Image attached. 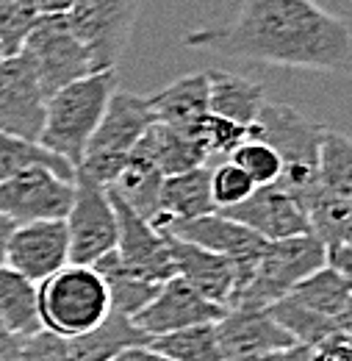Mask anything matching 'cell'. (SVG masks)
I'll return each instance as SVG.
<instances>
[{"mask_svg":"<svg viewBox=\"0 0 352 361\" xmlns=\"http://www.w3.org/2000/svg\"><path fill=\"white\" fill-rule=\"evenodd\" d=\"M186 47L275 67L347 73L352 37L347 20L313 0H241L233 23L186 34Z\"/></svg>","mask_w":352,"mask_h":361,"instance_id":"1","label":"cell"},{"mask_svg":"<svg viewBox=\"0 0 352 361\" xmlns=\"http://www.w3.org/2000/svg\"><path fill=\"white\" fill-rule=\"evenodd\" d=\"M325 134V126L300 114L294 106L286 103H272L266 100L258 120L247 126V139H258L269 145L280 156V178L277 186L300 203L306 212L316 192L319 173H316V159H319V142Z\"/></svg>","mask_w":352,"mask_h":361,"instance_id":"2","label":"cell"},{"mask_svg":"<svg viewBox=\"0 0 352 361\" xmlns=\"http://www.w3.org/2000/svg\"><path fill=\"white\" fill-rule=\"evenodd\" d=\"M114 92H117V70H100L50 94L44 106L39 147L64 159L73 170H78L89 139L100 126L108 97Z\"/></svg>","mask_w":352,"mask_h":361,"instance_id":"3","label":"cell"},{"mask_svg":"<svg viewBox=\"0 0 352 361\" xmlns=\"http://www.w3.org/2000/svg\"><path fill=\"white\" fill-rule=\"evenodd\" d=\"M37 306L42 331L61 339L84 336L111 314L103 278L81 264H67L37 283Z\"/></svg>","mask_w":352,"mask_h":361,"instance_id":"4","label":"cell"},{"mask_svg":"<svg viewBox=\"0 0 352 361\" xmlns=\"http://www.w3.org/2000/svg\"><path fill=\"white\" fill-rule=\"evenodd\" d=\"M150 123H153V114H150L147 97L117 90L108 97L103 120L89 139L78 173L100 186H111L122 173V167L128 164L131 153L136 150Z\"/></svg>","mask_w":352,"mask_h":361,"instance_id":"5","label":"cell"},{"mask_svg":"<svg viewBox=\"0 0 352 361\" xmlns=\"http://www.w3.org/2000/svg\"><path fill=\"white\" fill-rule=\"evenodd\" d=\"M325 267V245L313 233L266 242L250 283L230 309H269L300 281Z\"/></svg>","mask_w":352,"mask_h":361,"instance_id":"6","label":"cell"},{"mask_svg":"<svg viewBox=\"0 0 352 361\" xmlns=\"http://www.w3.org/2000/svg\"><path fill=\"white\" fill-rule=\"evenodd\" d=\"M20 53H25L34 64V73L47 97L64 90L67 84H75L97 73L89 50L70 28L67 14H42L34 23Z\"/></svg>","mask_w":352,"mask_h":361,"instance_id":"7","label":"cell"},{"mask_svg":"<svg viewBox=\"0 0 352 361\" xmlns=\"http://www.w3.org/2000/svg\"><path fill=\"white\" fill-rule=\"evenodd\" d=\"M153 228L227 259L236 267V298L250 283L253 270L258 264V256H261V250L266 245L258 233H253L250 228L222 217L220 212L197 217V220H164V217H156ZM236 298H233V303H236Z\"/></svg>","mask_w":352,"mask_h":361,"instance_id":"8","label":"cell"},{"mask_svg":"<svg viewBox=\"0 0 352 361\" xmlns=\"http://www.w3.org/2000/svg\"><path fill=\"white\" fill-rule=\"evenodd\" d=\"M70 236V264L92 267L117 247V217L106 186L75 170L73 206L64 217Z\"/></svg>","mask_w":352,"mask_h":361,"instance_id":"9","label":"cell"},{"mask_svg":"<svg viewBox=\"0 0 352 361\" xmlns=\"http://www.w3.org/2000/svg\"><path fill=\"white\" fill-rule=\"evenodd\" d=\"M139 0H75L67 11L70 28L89 50L94 70H114L131 42Z\"/></svg>","mask_w":352,"mask_h":361,"instance_id":"10","label":"cell"},{"mask_svg":"<svg viewBox=\"0 0 352 361\" xmlns=\"http://www.w3.org/2000/svg\"><path fill=\"white\" fill-rule=\"evenodd\" d=\"M73 206V180L47 167H28L0 180V217L14 226L37 220H64Z\"/></svg>","mask_w":352,"mask_h":361,"instance_id":"11","label":"cell"},{"mask_svg":"<svg viewBox=\"0 0 352 361\" xmlns=\"http://www.w3.org/2000/svg\"><path fill=\"white\" fill-rule=\"evenodd\" d=\"M47 94L25 53L0 61V134L39 145Z\"/></svg>","mask_w":352,"mask_h":361,"instance_id":"12","label":"cell"},{"mask_svg":"<svg viewBox=\"0 0 352 361\" xmlns=\"http://www.w3.org/2000/svg\"><path fill=\"white\" fill-rule=\"evenodd\" d=\"M70 264V236L64 220H37L11 231L6 267L31 283H42L53 272Z\"/></svg>","mask_w":352,"mask_h":361,"instance_id":"13","label":"cell"},{"mask_svg":"<svg viewBox=\"0 0 352 361\" xmlns=\"http://www.w3.org/2000/svg\"><path fill=\"white\" fill-rule=\"evenodd\" d=\"M222 314H225L222 306L206 300L203 295H197L186 281H180L175 275L158 286L156 298L133 317L131 322L147 339H156L164 334L191 328V325L217 322V319H222Z\"/></svg>","mask_w":352,"mask_h":361,"instance_id":"14","label":"cell"},{"mask_svg":"<svg viewBox=\"0 0 352 361\" xmlns=\"http://www.w3.org/2000/svg\"><path fill=\"white\" fill-rule=\"evenodd\" d=\"M106 192H108V200H111L114 217H117V247H114V253L120 256V262L128 270L153 281V283H164V281L175 278L164 236L153 228V223H147L144 217H139L133 212L131 206H125L111 189H106Z\"/></svg>","mask_w":352,"mask_h":361,"instance_id":"15","label":"cell"},{"mask_svg":"<svg viewBox=\"0 0 352 361\" xmlns=\"http://www.w3.org/2000/svg\"><path fill=\"white\" fill-rule=\"evenodd\" d=\"M225 361H247L286 353L297 342L269 317L266 309H227L214 322Z\"/></svg>","mask_w":352,"mask_h":361,"instance_id":"16","label":"cell"},{"mask_svg":"<svg viewBox=\"0 0 352 361\" xmlns=\"http://www.w3.org/2000/svg\"><path fill=\"white\" fill-rule=\"evenodd\" d=\"M220 214L227 217V220H233V223H239V226L250 228V231L258 233L264 242L310 233L306 212H303L300 203H297L294 197H289L277 183L256 186L247 200H241V203L233 206V209H225Z\"/></svg>","mask_w":352,"mask_h":361,"instance_id":"17","label":"cell"},{"mask_svg":"<svg viewBox=\"0 0 352 361\" xmlns=\"http://www.w3.org/2000/svg\"><path fill=\"white\" fill-rule=\"evenodd\" d=\"M161 233V231H158ZM172 259V270L180 281H186L197 295H203L206 300L222 306L225 312L230 309L233 298H236V267L211 250H203L191 242L175 239L170 233H161Z\"/></svg>","mask_w":352,"mask_h":361,"instance_id":"18","label":"cell"},{"mask_svg":"<svg viewBox=\"0 0 352 361\" xmlns=\"http://www.w3.org/2000/svg\"><path fill=\"white\" fill-rule=\"evenodd\" d=\"M153 123H164L200 139V126L208 117V78L206 73L183 75L147 97ZM203 142V139H200Z\"/></svg>","mask_w":352,"mask_h":361,"instance_id":"19","label":"cell"},{"mask_svg":"<svg viewBox=\"0 0 352 361\" xmlns=\"http://www.w3.org/2000/svg\"><path fill=\"white\" fill-rule=\"evenodd\" d=\"M133 153L147 159L164 178L189 173L194 167H206V161L211 159L206 145L197 136L164 123H150Z\"/></svg>","mask_w":352,"mask_h":361,"instance_id":"20","label":"cell"},{"mask_svg":"<svg viewBox=\"0 0 352 361\" xmlns=\"http://www.w3.org/2000/svg\"><path fill=\"white\" fill-rule=\"evenodd\" d=\"M208 78V111L239 126H253L266 103L261 84L225 70H206Z\"/></svg>","mask_w":352,"mask_h":361,"instance_id":"21","label":"cell"},{"mask_svg":"<svg viewBox=\"0 0 352 361\" xmlns=\"http://www.w3.org/2000/svg\"><path fill=\"white\" fill-rule=\"evenodd\" d=\"M211 200V167H194L189 173L170 176L161 183V214L164 220H197L214 214Z\"/></svg>","mask_w":352,"mask_h":361,"instance_id":"22","label":"cell"},{"mask_svg":"<svg viewBox=\"0 0 352 361\" xmlns=\"http://www.w3.org/2000/svg\"><path fill=\"white\" fill-rule=\"evenodd\" d=\"M291 300H297L300 306H306L308 312L327 319H341L352 322V283L347 275L322 267L306 281H300L291 292Z\"/></svg>","mask_w":352,"mask_h":361,"instance_id":"23","label":"cell"},{"mask_svg":"<svg viewBox=\"0 0 352 361\" xmlns=\"http://www.w3.org/2000/svg\"><path fill=\"white\" fill-rule=\"evenodd\" d=\"M92 270L97 272L103 278V283H106L111 312L120 317H128V319L139 314L156 298V292L161 286V283H153V281H147V278L128 270L114 250L106 253L100 262H94Z\"/></svg>","mask_w":352,"mask_h":361,"instance_id":"24","label":"cell"},{"mask_svg":"<svg viewBox=\"0 0 352 361\" xmlns=\"http://www.w3.org/2000/svg\"><path fill=\"white\" fill-rule=\"evenodd\" d=\"M136 345H150V339L128 317L111 312L94 331L67 339V356L70 361H111L125 348H136Z\"/></svg>","mask_w":352,"mask_h":361,"instance_id":"25","label":"cell"},{"mask_svg":"<svg viewBox=\"0 0 352 361\" xmlns=\"http://www.w3.org/2000/svg\"><path fill=\"white\" fill-rule=\"evenodd\" d=\"M0 325L17 339H28L42 331L37 283L8 267H0Z\"/></svg>","mask_w":352,"mask_h":361,"instance_id":"26","label":"cell"},{"mask_svg":"<svg viewBox=\"0 0 352 361\" xmlns=\"http://www.w3.org/2000/svg\"><path fill=\"white\" fill-rule=\"evenodd\" d=\"M161 183H164V176L147 159H142L139 153H131L122 173L106 189H111L139 217L153 223L161 214Z\"/></svg>","mask_w":352,"mask_h":361,"instance_id":"27","label":"cell"},{"mask_svg":"<svg viewBox=\"0 0 352 361\" xmlns=\"http://www.w3.org/2000/svg\"><path fill=\"white\" fill-rule=\"evenodd\" d=\"M269 317L297 342V345H319V342H325L327 336H333V334H344V331H350V322H341V319H327V317H319L308 312L306 306H300L297 300H291L289 295L286 298H280L277 303H272L269 309Z\"/></svg>","mask_w":352,"mask_h":361,"instance_id":"28","label":"cell"},{"mask_svg":"<svg viewBox=\"0 0 352 361\" xmlns=\"http://www.w3.org/2000/svg\"><path fill=\"white\" fill-rule=\"evenodd\" d=\"M150 348L158 350L170 361H225L222 359L220 342L214 322L208 325H191L175 334H164L150 339Z\"/></svg>","mask_w":352,"mask_h":361,"instance_id":"29","label":"cell"},{"mask_svg":"<svg viewBox=\"0 0 352 361\" xmlns=\"http://www.w3.org/2000/svg\"><path fill=\"white\" fill-rule=\"evenodd\" d=\"M316 173H319V189L330 192H347L352 195V142L341 131L325 128L319 142V159H316Z\"/></svg>","mask_w":352,"mask_h":361,"instance_id":"30","label":"cell"},{"mask_svg":"<svg viewBox=\"0 0 352 361\" xmlns=\"http://www.w3.org/2000/svg\"><path fill=\"white\" fill-rule=\"evenodd\" d=\"M28 167H47V170L58 173L61 178H75V170L64 159L47 153L44 147L34 145V142H23V139L0 134V180L11 178Z\"/></svg>","mask_w":352,"mask_h":361,"instance_id":"31","label":"cell"},{"mask_svg":"<svg viewBox=\"0 0 352 361\" xmlns=\"http://www.w3.org/2000/svg\"><path fill=\"white\" fill-rule=\"evenodd\" d=\"M42 17V0H0V56H17L34 23Z\"/></svg>","mask_w":352,"mask_h":361,"instance_id":"32","label":"cell"},{"mask_svg":"<svg viewBox=\"0 0 352 361\" xmlns=\"http://www.w3.org/2000/svg\"><path fill=\"white\" fill-rule=\"evenodd\" d=\"M227 161H233L247 178L256 183V186L277 183L280 170H283L280 156H277L269 145L258 142V139H244V142L227 156Z\"/></svg>","mask_w":352,"mask_h":361,"instance_id":"33","label":"cell"},{"mask_svg":"<svg viewBox=\"0 0 352 361\" xmlns=\"http://www.w3.org/2000/svg\"><path fill=\"white\" fill-rule=\"evenodd\" d=\"M253 189H256V183L233 161H222L217 167H211V200H214L217 212L239 206L241 200H247L253 195Z\"/></svg>","mask_w":352,"mask_h":361,"instance_id":"34","label":"cell"},{"mask_svg":"<svg viewBox=\"0 0 352 361\" xmlns=\"http://www.w3.org/2000/svg\"><path fill=\"white\" fill-rule=\"evenodd\" d=\"M200 139H203L208 156H230L247 139V126L230 123V120L208 111V117L200 126Z\"/></svg>","mask_w":352,"mask_h":361,"instance_id":"35","label":"cell"},{"mask_svg":"<svg viewBox=\"0 0 352 361\" xmlns=\"http://www.w3.org/2000/svg\"><path fill=\"white\" fill-rule=\"evenodd\" d=\"M308 361H352V336L350 331L333 334L325 342L308 348Z\"/></svg>","mask_w":352,"mask_h":361,"instance_id":"36","label":"cell"},{"mask_svg":"<svg viewBox=\"0 0 352 361\" xmlns=\"http://www.w3.org/2000/svg\"><path fill=\"white\" fill-rule=\"evenodd\" d=\"M111 361H170L161 356L158 350H153L150 345H136V348H125L122 353H117Z\"/></svg>","mask_w":352,"mask_h":361,"instance_id":"37","label":"cell"},{"mask_svg":"<svg viewBox=\"0 0 352 361\" xmlns=\"http://www.w3.org/2000/svg\"><path fill=\"white\" fill-rule=\"evenodd\" d=\"M20 342L14 334H8L3 325H0V361H14L17 350H20Z\"/></svg>","mask_w":352,"mask_h":361,"instance_id":"38","label":"cell"},{"mask_svg":"<svg viewBox=\"0 0 352 361\" xmlns=\"http://www.w3.org/2000/svg\"><path fill=\"white\" fill-rule=\"evenodd\" d=\"M14 223L0 217V267H6V250H8V239H11V231H14Z\"/></svg>","mask_w":352,"mask_h":361,"instance_id":"39","label":"cell"},{"mask_svg":"<svg viewBox=\"0 0 352 361\" xmlns=\"http://www.w3.org/2000/svg\"><path fill=\"white\" fill-rule=\"evenodd\" d=\"M75 0H42V14H67Z\"/></svg>","mask_w":352,"mask_h":361,"instance_id":"40","label":"cell"},{"mask_svg":"<svg viewBox=\"0 0 352 361\" xmlns=\"http://www.w3.org/2000/svg\"><path fill=\"white\" fill-rule=\"evenodd\" d=\"M280 361H308V345H294L291 350L283 353Z\"/></svg>","mask_w":352,"mask_h":361,"instance_id":"41","label":"cell"},{"mask_svg":"<svg viewBox=\"0 0 352 361\" xmlns=\"http://www.w3.org/2000/svg\"><path fill=\"white\" fill-rule=\"evenodd\" d=\"M283 353H272V356H258V359H247V361H280Z\"/></svg>","mask_w":352,"mask_h":361,"instance_id":"42","label":"cell"},{"mask_svg":"<svg viewBox=\"0 0 352 361\" xmlns=\"http://www.w3.org/2000/svg\"><path fill=\"white\" fill-rule=\"evenodd\" d=\"M0 61H3V56H0Z\"/></svg>","mask_w":352,"mask_h":361,"instance_id":"43","label":"cell"}]
</instances>
